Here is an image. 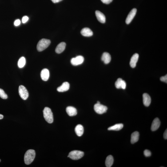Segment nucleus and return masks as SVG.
<instances>
[{
  "mask_svg": "<svg viewBox=\"0 0 167 167\" xmlns=\"http://www.w3.org/2000/svg\"><path fill=\"white\" fill-rule=\"evenodd\" d=\"M35 152L33 149L27 151L24 156V161L26 165H29L33 162L35 157Z\"/></svg>",
  "mask_w": 167,
  "mask_h": 167,
  "instance_id": "obj_1",
  "label": "nucleus"
},
{
  "mask_svg": "<svg viewBox=\"0 0 167 167\" xmlns=\"http://www.w3.org/2000/svg\"><path fill=\"white\" fill-rule=\"evenodd\" d=\"M50 40L43 38L40 40L37 45V49L38 51H42L45 50L50 45Z\"/></svg>",
  "mask_w": 167,
  "mask_h": 167,
  "instance_id": "obj_2",
  "label": "nucleus"
},
{
  "mask_svg": "<svg viewBox=\"0 0 167 167\" xmlns=\"http://www.w3.org/2000/svg\"><path fill=\"white\" fill-rule=\"evenodd\" d=\"M43 116L45 120L49 124L52 123L53 122V113L50 108L46 107L43 110Z\"/></svg>",
  "mask_w": 167,
  "mask_h": 167,
  "instance_id": "obj_3",
  "label": "nucleus"
},
{
  "mask_svg": "<svg viewBox=\"0 0 167 167\" xmlns=\"http://www.w3.org/2000/svg\"><path fill=\"white\" fill-rule=\"evenodd\" d=\"M84 155L83 152L79 150H73L69 153L68 157L73 160H77L82 158Z\"/></svg>",
  "mask_w": 167,
  "mask_h": 167,
  "instance_id": "obj_4",
  "label": "nucleus"
},
{
  "mask_svg": "<svg viewBox=\"0 0 167 167\" xmlns=\"http://www.w3.org/2000/svg\"><path fill=\"white\" fill-rule=\"evenodd\" d=\"M19 93L23 99L26 100L29 97V94L27 89L23 85H20L19 87Z\"/></svg>",
  "mask_w": 167,
  "mask_h": 167,
  "instance_id": "obj_5",
  "label": "nucleus"
},
{
  "mask_svg": "<svg viewBox=\"0 0 167 167\" xmlns=\"http://www.w3.org/2000/svg\"><path fill=\"white\" fill-rule=\"evenodd\" d=\"M94 110L97 114H102L106 113L107 109V108L106 106L101 104L100 103H96L94 105Z\"/></svg>",
  "mask_w": 167,
  "mask_h": 167,
  "instance_id": "obj_6",
  "label": "nucleus"
},
{
  "mask_svg": "<svg viewBox=\"0 0 167 167\" xmlns=\"http://www.w3.org/2000/svg\"><path fill=\"white\" fill-rule=\"evenodd\" d=\"M84 59L83 57L79 55L77 56L75 58H72L71 62L73 65L77 66L82 64L84 62Z\"/></svg>",
  "mask_w": 167,
  "mask_h": 167,
  "instance_id": "obj_7",
  "label": "nucleus"
},
{
  "mask_svg": "<svg viewBox=\"0 0 167 167\" xmlns=\"http://www.w3.org/2000/svg\"><path fill=\"white\" fill-rule=\"evenodd\" d=\"M137 12V9L135 8L133 9L131 11L127 17L126 23L127 24H129L133 20L134 18L136 15Z\"/></svg>",
  "mask_w": 167,
  "mask_h": 167,
  "instance_id": "obj_8",
  "label": "nucleus"
},
{
  "mask_svg": "<svg viewBox=\"0 0 167 167\" xmlns=\"http://www.w3.org/2000/svg\"><path fill=\"white\" fill-rule=\"evenodd\" d=\"M160 124H161V122L159 119L157 118H155L152 123L151 126V130L153 131L157 130L159 127Z\"/></svg>",
  "mask_w": 167,
  "mask_h": 167,
  "instance_id": "obj_9",
  "label": "nucleus"
},
{
  "mask_svg": "<svg viewBox=\"0 0 167 167\" xmlns=\"http://www.w3.org/2000/svg\"><path fill=\"white\" fill-rule=\"evenodd\" d=\"M50 73L49 71L46 69H42L41 73V77L42 80L44 81H46L48 80Z\"/></svg>",
  "mask_w": 167,
  "mask_h": 167,
  "instance_id": "obj_10",
  "label": "nucleus"
},
{
  "mask_svg": "<svg viewBox=\"0 0 167 167\" xmlns=\"http://www.w3.org/2000/svg\"><path fill=\"white\" fill-rule=\"evenodd\" d=\"M139 57V54L137 53H135L132 56L130 62V65L132 68L135 67L138 61Z\"/></svg>",
  "mask_w": 167,
  "mask_h": 167,
  "instance_id": "obj_11",
  "label": "nucleus"
},
{
  "mask_svg": "<svg viewBox=\"0 0 167 167\" xmlns=\"http://www.w3.org/2000/svg\"><path fill=\"white\" fill-rule=\"evenodd\" d=\"M95 14L97 20L102 23H104L105 22V17L104 15L99 11H96Z\"/></svg>",
  "mask_w": 167,
  "mask_h": 167,
  "instance_id": "obj_12",
  "label": "nucleus"
},
{
  "mask_svg": "<svg viewBox=\"0 0 167 167\" xmlns=\"http://www.w3.org/2000/svg\"><path fill=\"white\" fill-rule=\"evenodd\" d=\"M70 85L68 82L63 83L61 86L57 88V90L59 92H63L66 91L69 89Z\"/></svg>",
  "mask_w": 167,
  "mask_h": 167,
  "instance_id": "obj_13",
  "label": "nucleus"
},
{
  "mask_svg": "<svg viewBox=\"0 0 167 167\" xmlns=\"http://www.w3.org/2000/svg\"><path fill=\"white\" fill-rule=\"evenodd\" d=\"M143 102L144 105L146 106H149L151 102L150 96L147 93H144L143 95Z\"/></svg>",
  "mask_w": 167,
  "mask_h": 167,
  "instance_id": "obj_14",
  "label": "nucleus"
},
{
  "mask_svg": "<svg viewBox=\"0 0 167 167\" xmlns=\"http://www.w3.org/2000/svg\"><path fill=\"white\" fill-rule=\"evenodd\" d=\"M66 111L68 115L70 117L75 116L77 114V109L73 106L67 107L66 109Z\"/></svg>",
  "mask_w": 167,
  "mask_h": 167,
  "instance_id": "obj_15",
  "label": "nucleus"
},
{
  "mask_svg": "<svg viewBox=\"0 0 167 167\" xmlns=\"http://www.w3.org/2000/svg\"><path fill=\"white\" fill-rule=\"evenodd\" d=\"M81 34L84 36L90 37L93 35V32L91 29L88 28L83 29L81 31Z\"/></svg>",
  "mask_w": 167,
  "mask_h": 167,
  "instance_id": "obj_16",
  "label": "nucleus"
},
{
  "mask_svg": "<svg viewBox=\"0 0 167 167\" xmlns=\"http://www.w3.org/2000/svg\"><path fill=\"white\" fill-rule=\"evenodd\" d=\"M101 59L105 64H109L111 60V57L109 53L104 52L103 54Z\"/></svg>",
  "mask_w": 167,
  "mask_h": 167,
  "instance_id": "obj_17",
  "label": "nucleus"
},
{
  "mask_svg": "<svg viewBox=\"0 0 167 167\" xmlns=\"http://www.w3.org/2000/svg\"><path fill=\"white\" fill-rule=\"evenodd\" d=\"M66 44L65 42H61L56 47L55 51L58 54L62 53L65 50L66 47Z\"/></svg>",
  "mask_w": 167,
  "mask_h": 167,
  "instance_id": "obj_18",
  "label": "nucleus"
},
{
  "mask_svg": "<svg viewBox=\"0 0 167 167\" xmlns=\"http://www.w3.org/2000/svg\"><path fill=\"white\" fill-rule=\"evenodd\" d=\"M139 137V132L135 131L132 133L131 136V142L132 144H134L138 141Z\"/></svg>",
  "mask_w": 167,
  "mask_h": 167,
  "instance_id": "obj_19",
  "label": "nucleus"
},
{
  "mask_svg": "<svg viewBox=\"0 0 167 167\" xmlns=\"http://www.w3.org/2000/svg\"><path fill=\"white\" fill-rule=\"evenodd\" d=\"M84 131L83 127L81 125H77L75 128L76 133L79 137H81L82 135L84 133Z\"/></svg>",
  "mask_w": 167,
  "mask_h": 167,
  "instance_id": "obj_20",
  "label": "nucleus"
},
{
  "mask_svg": "<svg viewBox=\"0 0 167 167\" xmlns=\"http://www.w3.org/2000/svg\"><path fill=\"white\" fill-rule=\"evenodd\" d=\"M124 125L122 124H116L113 126L109 127L108 128V130L118 131L121 130L123 127Z\"/></svg>",
  "mask_w": 167,
  "mask_h": 167,
  "instance_id": "obj_21",
  "label": "nucleus"
},
{
  "mask_svg": "<svg viewBox=\"0 0 167 167\" xmlns=\"http://www.w3.org/2000/svg\"><path fill=\"white\" fill-rule=\"evenodd\" d=\"M114 162L113 156L109 155L107 157L105 161V164L107 167H110L113 165Z\"/></svg>",
  "mask_w": 167,
  "mask_h": 167,
  "instance_id": "obj_22",
  "label": "nucleus"
},
{
  "mask_svg": "<svg viewBox=\"0 0 167 167\" xmlns=\"http://www.w3.org/2000/svg\"><path fill=\"white\" fill-rule=\"evenodd\" d=\"M26 64V60L24 57H21L19 60L18 62V66L19 68H22L24 67Z\"/></svg>",
  "mask_w": 167,
  "mask_h": 167,
  "instance_id": "obj_23",
  "label": "nucleus"
},
{
  "mask_svg": "<svg viewBox=\"0 0 167 167\" xmlns=\"http://www.w3.org/2000/svg\"><path fill=\"white\" fill-rule=\"evenodd\" d=\"M123 80L121 78H119L115 82V86L118 89H121L122 81Z\"/></svg>",
  "mask_w": 167,
  "mask_h": 167,
  "instance_id": "obj_24",
  "label": "nucleus"
},
{
  "mask_svg": "<svg viewBox=\"0 0 167 167\" xmlns=\"http://www.w3.org/2000/svg\"><path fill=\"white\" fill-rule=\"evenodd\" d=\"M0 97L3 99H7L8 98L7 94L5 93L3 89L0 88Z\"/></svg>",
  "mask_w": 167,
  "mask_h": 167,
  "instance_id": "obj_25",
  "label": "nucleus"
},
{
  "mask_svg": "<svg viewBox=\"0 0 167 167\" xmlns=\"http://www.w3.org/2000/svg\"><path fill=\"white\" fill-rule=\"evenodd\" d=\"M144 155L146 157H150L151 155V153L150 151L146 149L144 151Z\"/></svg>",
  "mask_w": 167,
  "mask_h": 167,
  "instance_id": "obj_26",
  "label": "nucleus"
},
{
  "mask_svg": "<svg viewBox=\"0 0 167 167\" xmlns=\"http://www.w3.org/2000/svg\"><path fill=\"white\" fill-rule=\"evenodd\" d=\"M126 83L125 81H124V80H123L122 81L121 89H125L126 88Z\"/></svg>",
  "mask_w": 167,
  "mask_h": 167,
  "instance_id": "obj_27",
  "label": "nucleus"
},
{
  "mask_svg": "<svg viewBox=\"0 0 167 167\" xmlns=\"http://www.w3.org/2000/svg\"><path fill=\"white\" fill-rule=\"evenodd\" d=\"M29 17L27 16H24L22 18V22L23 23H25L28 21Z\"/></svg>",
  "mask_w": 167,
  "mask_h": 167,
  "instance_id": "obj_28",
  "label": "nucleus"
},
{
  "mask_svg": "<svg viewBox=\"0 0 167 167\" xmlns=\"http://www.w3.org/2000/svg\"><path fill=\"white\" fill-rule=\"evenodd\" d=\"M160 80L161 81L163 82H165V83H167V75H166L164 76L161 77L160 78Z\"/></svg>",
  "mask_w": 167,
  "mask_h": 167,
  "instance_id": "obj_29",
  "label": "nucleus"
},
{
  "mask_svg": "<svg viewBox=\"0 0 167 167\" xmlns=\"http://www.w3.org/2000/svg\"><path fill=\"white\" fill-rule=\"evenodd\" d=\"M113 0H101V2L104 4H109L113 1Z\"/></svg>",
  "mask_w": 167,
  "mask_h": 167,
  "instance_id": "obj_30",
  "label": "nucleus"
},
{
  "mask_svg": "<svg viewBox=\"0 0 167 167\" xmlns=\"http://www.w3.org/2000/svg\"><path fill=\"white\" fill-rule=\"evenodd\" d=\"M21 21L19 19H17L15 21L14 25L15 26H18L21 24Z\"/></svg>",
  "mask_w": 167,
  "mask_h": 167,
  "instance_id": "obj_31",
  "label": "nucleus"
},
{
  "mask_svg": "<svg viewBox=\"0 0 167 167\" xmlns=\"http://www.w3.org/2000/svg\"><path fill=\"white\" fill-rule=\"evenodd\" d=\"M163 137L164 139H167V129L165 130V132H164L163 135Z\"/></svg>",
  "mask_w": 167,
  "mask_h": 167,
  "instance_id": "obj_32",
  "label": "nucleus"
},
{
  "mask_svg": "<svg viewBox=\"0 0 167 167\" xmlns=\"http://www.w3.org/2000/svg\"><path fill=\"white\" fill-rule=\"evenodd\" d=\"M51 1L53 3H56L61 2V1H62L63 0H51Z\"/></svg>",
  "mask_w": 167,
  "mask_h": 167,
  "instance_id": "obj_33",
  "label": "nucleus"
},
{
  "mask_svg": "<svg viewBox=\"0 0 167 167\" xmlns=\"http://www.w3.org/2000/svg\"><path fill=\"white\" fill-rule=\"evenodd\" d=\"M4 118V116L3 115L0 114V120Z\"/></svg>",
  "mask_w": 167,
  "mask_h": 167,
  "instance_id": "obj_34",
  "label": "nucleus"
},
{
  "mask_svg": "<svg viewBox=\"0 0 167 167\" xmlns=\"http://www.w3.org/2000/svg\"><path fill=\"white\" fill-rule=\"evenodd\" d=\"M97 103L99 104L100 103V102L99 101H97Z\"/></svg>",
  "mask_w": 167,
  "mask_h": 167,
  "instance_id": "obj_35",
  "label": "nucleus"
},
{
  "mask_svg": "<svg viewBox=\"0 0 167 167\" xmlns=\"http://www.w3.org/2000/svg\"><path fill=\"white\" fill-rule=\"evenodd\" d=\"M1 159H0V162H1Z\"/></svg>",
  "mask_w": 167,
  "mask_h": 167,
  "instance_id": "obj_36",
  "label": "nucleus"
}]
</instances>
